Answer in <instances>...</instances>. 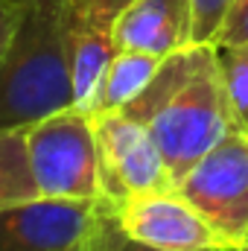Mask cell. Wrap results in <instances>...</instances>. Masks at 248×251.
<instances>
[{
	"label": "cell",
	"mask_w": 248,
	"mask_h": 251,
	"mask_svg": "<svg viewBox=\"0 0 248 251\" xmlns=\"http://www.w3.org/2000/svg\"><path fill=\"white\" fill-rule=\"evenodd\" d=\"M91 117L97 131L102 199L111 207L134 193L178 187L143 123H137L125 111H97Z\"/></svg>",
	"instance_id": "5"
},
{
	"label": "cell",
	"mask_w": 248,
	"mask_h": 251,
	"mask_svg": "<svg viewBox=\"0 0 248 251\" xmlns=\"http://www.w3.org/2000/svg\"><path fill=\"white\" fill-rule=\"evenodd\" d=\"M246 249H248V237H246Z\"/></svg>",
	"instance_id": "20"
},
{
	"label": "cell",
	"mask_w": 248,
	"mask_h": 251,
	"mask_svg": "<svg viewBox=\"0 0 248 251\" xmlns=\"http://www.w3.org/2000/svg\"><path fill=\"white\" fill-rule=\"evenodd\" d=\"M234 0H193L196 12V44H213V35Z\"/></svg>",
	"instance_id": "15"
},
{
	"label": "cell",
	"mask_w": 248,
	"mask_h": 251,
	"mask_svg": "<svg viewBox=\"0 0 248 251\" xmlns=\"http://www.w3.org/2000/svg\"><path fill=\"white\" fill-rule=\"evenodd\" d=\"M111 32L117 50H137L167 59L196 44L193 0H131L117 15Z\"/></svg>",
	"instance_id": "8"
},
{
	"label": "cell",
	"mask_w": 248,
	"mask_h": 251,
	"mask_svg": "<svg viewBox=\"0 0 248 251\" xmlns=\"http://www.w3.org/2000/svg\"><path fill=\"white\" fill-rule=\"evenodd\" d=\"M131 0H64L70 26H99L111 29L117 15Z\"/></svg>",
	"instance_id": "13"
},
{
	"label": "cell",
	"mask_w": 248,
	"mask_h": 251,
	"mask_svg": "<svg viewBox=\"0 0 248 251\" xmlns=\"http://www.w3.org/2000/svg\"><path fill=\"white\" fill-rule=\"evenodd\" d=\"M146 126L175 184L234 126L213 44H190L161 59L146 88L123 108Z\"/></svg>",
	"instance_id": "1"
},
{
	"label": "cell",
	"mask_w": 248,
	"mask_h": 251,
	"mask_svg": "<svg viewBox=\"0 0 248 251\" xmlns=\"http://www.w3.org/2000/svg\"><path fill=\"white\" fill-rule=\"evenodd\" d=\"M32 199H41V196L29 167L24 128L0 131V210L21 201H32Z\"/></svg>",
	"instance_id": "11"
},
{
	"label": "cell",
	"mask_w": 248,
	"mask_h": 251,
	"mask_svg": "<svg viewBox=\"0 0 248 251\" xmlns=\"http://www.w3.org/2000/svg\"><path fill=\"white\" fill-rule=\"evenodd\" d=\"M128 240L158 251H225L222 237L178 187L134 193L114 204Z\"/></svg>",
	"instance_id": "6"
},
{
	"label": "cell",
	"mask_w": 248,
	"mask_h": 251,
	"mask_svg": "<svg viewBox=\"0 0 248 251\" xmlns=\"http://www.w3.org/2000/svg\"><path fill=\"white\" fill-rule=\"evenodd\" d=\"M108 210L105 199H32L0 210V251H70Z\"/></svg>",
	"instance_id": "7"
},
{
	"label": "cell",
	"mask_w": 248,
	"mask_h": 251,
	"mask_svg": "<svg viewBox=\"0 0 248 251\" xmlns=\"http://www.w3.org/2000/svg\"><path fill=\"white\" fill-rule=\"evenodd\" d=\"M114 251H158V249H149V246H143V243H134V240H128L123 231H120V237H117V246Z\"/></svg>",
	"instance_id": "18"
},
{
	"label": "cell",
	"mask_w": 248,
	"mask_h": 251,
	"mask_svg": "<svg viewBox=\"0 0 248 251\" xmlns=\"http://www.w3.org/2000/svg\"><path fill=\"white\" fill-rule=\"evenodd\" d=\"M158 64H161V59L152 56V53L117 50V56L111 59L105 76H102V85L97 91L91 114H97V111H123L125 105L146 88V82L155 76Z\"/></svg>",
	"instance_id": "10"
},
{
	"label": "cell",
	"mask_w": 248,
	"mask_h": 251,
	"mask_svg": "<svg viewBox=\"0 0 248 251\" xmlns=\"http://www.w3.org/2000/svg\"><path fill=\"white\" fill-rule=\"evenodd\" d=\"M248 44V0H234L213 35V47Z\"/></svg>",
	"instance_id": "14"
},
{
	"label": "cell",
	"mask_w": 248,
	"mask_h": 251,
	"mask_svg": "<svg viewBox=\"0 0 248 251\" xmlns=\"http://www.w3.org/2000/svg\"><path fill=\"white\" fill-rule=\"evenodd\" d=\"M117 56V41L111 29L99 26H70V79H73V105L88 111L94 108L97 91L111 59Z\"/></svg>",
	"instance_id": "9"
},
{
	"label": "cell",
	"mask_w": 248,
	"mask_h": 251,
	"mask_svg": "<svg viewBox=\"0 0 248 251\" xmlns=\"http://www.w3.org/2000/svg\"><path fill=\"white\" fill-rule=\"evenodd\" d=\"M234 251H248V249H246V246H243V249H234Z\"/></svg>",
	"instance_id": "19"
},
{
	"label": "cell",
	"mask_w": 248,
	"mask_h": 251,
	"mask_svg": "<svg viewBox=\"0 0 248 251\" xmlns=\"http://www.w3.org/2000/svg\"><path fill=\"white\" fill-rule=\"evenodd\" d=\"M117 237H120V225H117V216H114V207L108 204V210L102 213L99 225L70 251H114L117 246Z\"/></svg>",
	"instance_id": "16"
},
{
	"label": "cell",
	"mask_w": 248,
	"mask_h": 251,
	"mask_svg": "<svg viewBox=\"0 0 248 251\" xmlns=\"http://www.w3.org/2000/svg\"><path fill=\"white\" fill-rule=\"evenodd\" d=\"M178 190L222 237L225 251L248 237V131L231 128L178 181Z\"/></svg>",
	"instance_id": "4"
},
{
	"label": "cell",
	"mask_w": 248,
	"mask_h": 251,
	"mask_svg": "<svg viewBox=\"0 0 248 251\" xmlns=\"http://www.w3.org/2000/svg\"><path fill=\"white\" fill-rule=\"evenodd\" d=\"M73 105L64 0H24L0 56V131L29 128Z\"/></svg>",
	"instance_id": "2"
},
{
	"label": "cell",
	"mask_w": 248,
	"mask_h": 251,
	"mask_svg": "<svg viewBox=\"0 0 248 251\" xmlns=\"http://www.w3.org/2000/svg\"><path fill=\"white\" fill-rule=\"evenodd\" d=\"M216 59L222 70L228 105L234 114V126L248 131V44L216 47Z\"/></svg>",
	"instance_id": "12"
},
{
	"label": "cell",
	"mask_w": 248,
	"mask_h": 251,
	"mask_svg": "<svg viewBox=\"0 0 248 251\" xmlns=\"http://www.w3.org/2000/svg\"><path fill=\"white\" fill-rule=\"evenodd\" d=\"M21 9H24V0H0V56L15 32V24L21 18Z\"/></svg>",
	"instance_id": "17"
},
{
	"label": "cell",
	"mask_w": 248,
	"mask_h": 251,
	"mask_svg": "<svg viewBox=\"0 0 248 251\" xmlns=\"http://www.w3.org/2000/svg\"><path fill=\"white\" fill-rule=\"evenodd\" d=\"M24 137L41 199H62V201L102 199L97 131H94V117L88 111L70 105L24 128Z\"/></svg>",
	"instance_id": "3"
}]
</instances>
